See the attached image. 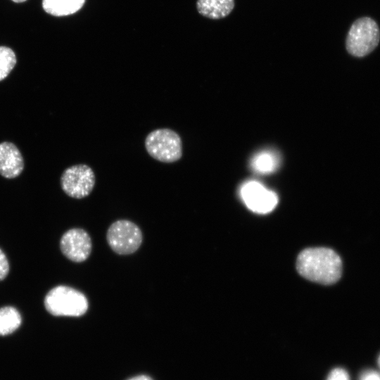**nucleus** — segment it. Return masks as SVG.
I'll return each mask as SVG.
<instances>
[{"label":"nucleus","instance_id":"obj_1","mask_svg":"<svg viewBox=\"0 0 380 380\" xmlns=\"http://www.w3.org/2000/svg\"><path fill=\"white\" fill-rule=\"evenodd\" d=\"M296 269L308 280L329 285L340 279L342 261L332 249L324 247L308 248L299 253Z\"/></svg>","mask_w":380,"mask_h":380},{"label":"nucleus","instance_id":"obj_11","mask_svg":"<svg viewBox=\"0 0 380 380\" xmlns=\"http://www.w3.org/2000/svg\"><path fill=\"white\" fill-rule=\"evenodd\" d=\"M280 156L272 150H263L255 153L251 160V169L260 175H269L278 169Z\"/></svg>","mask_w":380,"mask_h":380},{"label":"nucleus","instance_id":"obj_14","mask_svg":"<svg viewBox=\"0 0 380 380\" xmlns=\"http://www.w3.org/2000/svg\"><path fill=\"white\" fill-rule=\"evenodd\" d=\"M16 57L13 51L4 46H0V81L4 80L16 64Z\"/></svg>","mask_w":380,"mask_h":380},{"label":"nucleus","instance_id":"obj_19","mask_svg":"<svg viewBox=\"0 0 380 380\" xmlns=\"http://www.w3.org/2000/svg\"><path fill=\"white\" fill-rule=\"evenodd\" d=\"M12 1L15 3H21V2L25 1L26 0H12Z\"/></svg>","mask_w":380,"mask_h":380},{"label":"nucleus","instance_id":"obj_6","mask_svg":"<svg viewBox=\"0 0 380 380\" xmlns=\"http://www.w3.org/2000/svg\"><path fill=\"white\" fill-rule=\"evenodd\" d=\"M95 182L93 170L86 164H77L66 168L61 177L63 191L70 197L77 199L89 196Z\"/></svg>","mask_w":380,"mask_h":380},{"label":"nucleus","instance_id":"obj_15","mask_svg":"<svg viewBox=\"0 0 380 380\" xmlns=\"http://www.w3.org/2000/svg\"><path fill=\"white\" fill-rule=\"evenodd\" d=\"M327 380H350V377L345 369L335 368L330 372Z\"/></svg>","mask_w":380,"mask_h":380},{"label":"nucleus","instance_id":"obj_8","mask_svg":"<svg viewBox=\"0 0 380 380\" xmlns=\"http://www.w3.org/2000/svg\"><path fill=\"white\" fill-rule=\"evenodd\" d=\"M60 248L67 258L75 262H81L87 259L91 253V238L82 229H71L62 236Z\"/></svg>","mask_w":380,"mask_h":380},{"label":"nucleus","instance_id":"obj_12","mask_svg":"<svg viewBox=\"0 0 380 380\" xmlns=\"http://www.w3.org/2000/svg\"><path fill=\"white\" fill-rule=\"evenodd\" d=\"M85 0H42L43 9L54 16L72 15L84 4Z\"/></svg>","mask_w":380,"mask_h":380},{"label":"nucleus","instance_id":"obj_20","mask_svg":"<svg viewBox=\"0 0 380 380\" xmlns=\"http://www.w3.org/2000/svg\"><path fill=\"white\" fill-rule=\"evenodd\" d=\"M378 365H379V367L380 369V355H379V356L378 357Z\"/></svg>","mask_w":380,"mask_h":380},{"label":"nucleus","instance_id":"obj_10","mask_svg":"<svg viewBox=\"0 0 380 380\" xmlns=\"http://www.w3.org/2000/svg\"><path fill=\"white\" fill-rule=\"evenodd\" d=\"M198 13L208 18L220 19L227 16L234 7V0H197Z\"/></svg>","mask_w":380,"mask_h":380},{"label":"nucleus","instance_id":"obj_18","mask_svg":"<svg viewBox=\"0 0 380 380\" xmlns=\"http://www.w3.org/2000/svg\"><path fill=\"white\" fill-rule=\"evenodd\" d=\"M129 380H153L149 376H145V375H140L137 376H134Z\"/></svg>","mask_w":380,"mask_h":380},{"label":"nucleus","instance_id":"obj_9","mask_svg":"<svg viewBox=\"0 0 380 380\" xmlns=\"http://www.w3.org/2000/svg\"><path fill=\"white\" fill-rule=\"evenodd\" d=\"M23 156L17 146L8 141L0 144V175L7 179L18 177L23 170Z\"/></svg>","mask_w":380,"mask_h":380},{"label":"nucleus","instance_id":"obj_13","mask_svg":"<svg viewBox=\"0 0 380 380\" xmlns=\"http://www.w3.org/2000/svg\"><path fill=\"white\" fill-rule=\"evenodd\" d=\"M22 323L18 310L12 306L0 308V336H6L17 330Z\"/></svg>","mask_w":380,"mask_h":380},{"label":"nucleus","instance_id":"obj_17","mask_svg":"<svg viewBox=\"0 0 380 380\" xmlns=\"http://www.w3.org/2000/svg\"><path fill=\"white\" fill-rule=\"evenodd\" d=\"M359 380H380V373L372 369H367L361 373Z\"/></svg>","mask_w":380,"mask_h":380},{"label":"nucleus","instance_id":"obj_7","mask_svg":"<svg viewBox=\"0 0 380 380\" xmlns=\"http://www.w3.org/2000/svg\"><path fill=\"white\" fill-rule=\"evenodd\" d=\"M239 192L245 205L256 213H268L274 209L278 203L277 194L258 181L245 182Z\"/></svg>","mask_w":380,"mask_h":380},{"label":"nucleus","instance_id":"obj_16","mask_svg":"<svg viewBox=\"0 0 380 380\" xmlns=\"http://www.w3.org/2000/svg\"><path fill=\"white\" fill-rule=\"evenodd\" d=\"M9 272V263L3 251L0 248V281L4 279Z\"/></svg>","mask_w":380,"mask_h":380},{"label":"nucleus","instance_id":"obj_3","mask_svg":"<svg viewBox=\"0 0 380 380\" xmlns=\"http://www.w3.org/2000/svg\"><path fill=\"white\" fill-rule=\"evenodd\" d=\"M145 148L153 158L162 163H174L182 156L181 137L168 128L151 132L146 137Z\"/></svg>","mask_w":380,"mask_h":380},{"label":"nucleus","instance_id":"obj_2","mask_svg":"<svg viewBox=\"0 0 380 380\" xmlns=\"http://www.w3.org/2000/svg\"><path fill=\"white\" fill-rule=\"evenodd\" d=\"M46 310L53 316L80 317L89 307L86 296L80 291L67 286H57L51 289L44 300Z\"/></svg>","mask_w":380,"mask_h":380},{"label":"nucleus","instance_id":"obj_5","mask_svg":"<svg viewBox=\"0 0 380 380\" xmlns=\"http://www.w3.org/2000/svg\"><path fill=\"white\" fill-rule=\"evenodd\" d=\"M106 239L114 252L120 255H128L134 253L139 248L142 241V234L134 222L120 220L110 226Z\"/></svg>","mask_w":380,"mask_h":380},{"label":"nucleus","instance_id":"obj_4","mask_svg":"<svg viewBox=\"0 0 380 380\" xmlns=\"http://www.w3.org/2000/svg\"><path fill=\"white\" fill-rule=\"evenodd\" d=\"M380 31L376 23L369 17L356 20L350 26L346 40L348 52L353 56L363 57L378 45Z\"/></svg>","mask_w":380,"mask_h":380}]
</instances>
